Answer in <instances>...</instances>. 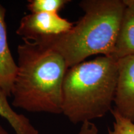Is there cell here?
<instances>
[{
  "mask_svg": "<svg viewBox=\"0 0 134 134\" xmlns=\"http://www.w3.org/2000/svg\"><path fill=\"white\" fill-rule=\"evenodd\" d=\"M12 105L29 113L62 114V86L68 68L59 53L23 41L18 46Z\"/></svg>",
  "mask_w": 134,
  "mask_h": 134,
  "instance_id": "cell-1",
  "label": "cell"
},
{
  "mask_svg": "<svg viewBox=\"0 0 134 134\" xmlns=\"http://www.w3.org/2000/svg\"><path fill=\"white\" fill-rule=\"evenodd\" d=\"M79 6L85 14L69 31L35 42L59 53L68 68L94 55L111 57L125 8L124 0H83Z\"/></svg>",
  "mask_w": 134,
  "mask_h": 134,
  "instance_id": "cell-2",
  "label": "cell"
},
{
  "mask_svg": "<svg viewBox=\"0 0 134 134\" xmlns=\"http://www.w3.org/2000/svg\"><path fill=\"white\" fill-rule=\"evenodd\" d=\"M117 75V60L103 55L70 67L63 80L62 114L74 124L104 116L112 110Z\"/></svg>",
  "mask_w": 134,
  "mask_h": 134,
  "instance_id": "cell-3",
  "label": "cell"
},
{
  "mask_svg": "<svg viewBox=\"0 0 134 134\" xmlns=\"http://www.w3.org/2000/svg\"><path fill=\"white\" fill-rule=\"evenodd\" d=\"M73 24L58 13H30L22 18L16 34L23 41L38 42L43 38L67 32Z\"/></svg>",
  "mask_w": 134,
  "mask_h": 134,
  "instance_id": "cell-4",
  "label": "cell"
},
{
  "mask_svg": "<svg viewBox=\"0 0 134 134\" xmlns=\"http://www.w3.org/2000/svg\"><path fill=\"white\" fill-rule=\"evenodd\" d=\"M117 66L114 109L134 122V55L119 59Z\"/></svg>",
  "mask_w": 134,
  "mask_h": 134,
  "instance_id": "cell-5",
  "label": "cell"
},
{
  "mask_svg": "<svg viewBox=\"0 0 134 134\" xmlns=\"http://www.w3.org/2000/svg\"><path fill=\"white\" fill-rule=\"evenodd\" d=\"M6 9L0 4V88L8 97H11L13 83L18 72V65L14 61L8 43Z\"/></svg>",
  "mask_w": 134,
  "mask_h": 134,
  "instance_id": "cell-6",
  "label": "cell"
},
{
  "mask_svg": "<svg viewBox=\"0 0 134 134\" xmlns=\"http://www.w3.org/2000/svg\"><path fill=\"white\" fill-rule=\"evenodd\" d=\"M125 8L111 57L118 60L134 55V0H124Z\"/></svg>",
  "mask_w": 134,
  "mask_h": 134,
  "instance_id": "cell-7",
  "label": "cell"
},
{
  "mask_svg": "<svg viewBox=\"0 0 134 134\" xmlns=\"http://www.w3.org/2000/svg\"><path fill=\"white\" fill-rule=\"evenodd\" d=\"M8 96L0 88V115L7 120L16 134H38L27 117L17 113L11 108Z\"/></svg>",
  "mask_w": 134,
  "mask_h": 134,
  "instance_id": "cell-8",
  "label": "cell"
},
{
  "mask_svg": "<svg viewBox=\"0 0 134 134\" xmlns=\"http://www.w3.org/2000/svg\"><path fill=\"white\" fill-rule=\"evenodd\" d=\"M69 2L68 0H30L27 8L31 13H58Z\"/></svg>",
  "mask_w": 134,
  "mask_h": 134,
  "instance_id": "cell-9",
  "label": "cell"
},
{
  "mask_svg": "<svg viewBox=\"0 0 134 134\" xmlns=\"http://www.w3.org/2000/svg\"><path fill=\"white\" fill-rule=\"evenodd\" d=\"M110 112L114 117L113 128L108 129V134H134V122L122 116L114 109Z\"/></svg>",
  "mask_w": 134,
  "mask_h": 134,
  "instance_id": "cell-10",
  "label": "cell"
},
{
  "mask_svg": "<svg viewBox=\"0 0 134 134\" xmlns=\"http://www.w3.org/2000/svg\"><path fill=\"white\" fill-rule=\"evenodd\" d=\"M78 134H100L96 124L91 122H85L82 124Z\"/></svg>",
  "mask_w": 134,
  "mask_h": 134,
  "instance_id": "cell-11",
  "label": "cell"
},
{
  "mask_svg": "<svg viewBox=\"0 0 134 134\" xmlns=\"http://www.w3.org/2000/svg\"><path fill=\"white\" fill-rule=\"evenodd\" d=\"M0 134H9L1 125H0Z\"/></svg>",
  "mask_w": 134,
  "mask_h": 134,
  "instance_id": "cell-12",
  "label": "cell"
}]
</instances>
